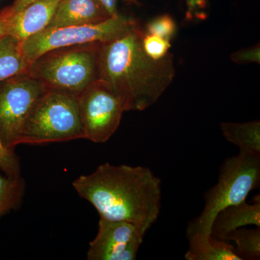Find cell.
I'll return each mask as SVG.
<instances>
[{"label":"cell","mask_w":260,"mask_h":260,"mask_svg":"<svg viewBox=\"0 0 260 260\" xmlns=\"http://www.w3.org/2000/svg\"><path fill=\"white\" fill-rule=\"evenodd\" d=\"M259 44L249 49L236 51L231 56L232 61L237 64L258 62L259 64Z\"/></svg>","instance_id":"cell-21"},{"label":"cell","mask_w":260,"mask_h":260,"mask_svg":"<svg viewBox=\"0 0 260 260\" xmlns=\"http://www.w3.org/2000/svg\"><path fill=\"white\" fill-rule=\"evenodd\" d=\"M160 179L148 168L109 162L73 182L100 217L133 224L144 236L160 215Z\"/></svg>","instance_id":"cell-1"},{"label":"cell","mask_w":260,"mask_h":260,"mask_svg":"<svg viewBox=\"0 0 260 260\" xmlns=\"http://www.w3.org/2000/svg\"><path fill=\"white\" fill-rule=\"evenodd\" d=\"M13 14L10 6L0 10V40L7 35V28L12 15Z\"/></svg>","instance_id":"cell-22"},{"label":"cell","mask_w":260,"mask_h":260,"mask_svg":"<svg viewBox=\"0 0 260 260\" xmlns=\"http://www.w3.org/2000/svg\"><path fill=\"white\" fill-rule=\"evenodd\" d=\"M220 129L224 138L237 145L240 152L260 155L259 121L222 123Z\"/></svg>","instance_id":"cell-14"},{"label":"cell","mask_w":260,"mask_h":260,"mask_svg":"<svg viewBox=\"0 0 260 260\" xmlns=\"http://www.w3.org/2000/svg\"><path fill=\"white\" fill-rule=\"evenodd\" d=\"M260 155L239 152L222 164L218 183L205 194L201 214L188 225L187 237H209L212 224L219 212L230 205L245 201L249 192L259 187Z\"/></svg>","instance_id":"cell-4"},{"label":"cell","mask_w":260,"mask_h":260,"mask_svg":"<svg viewBox=\"0 0 260 260\" xmlns=\"http://www.w3.org/2000/svg\"><path fill=\"white\" fill-rule=\"evenodd\" d=\"M225 241H234L236 253L242 259H259L260 257V228L247 229L239 228L229 233Z\"/></svg>","instance_id":"cell-17"},{"label":"cell","mask_w":260,"mask_h":260,"mask_svg":"<svg viewBox=\"0 0 260 260\" xmlns=\"http://www.w3.org/2000/svg\"><path fill=\"white\" fill-rule=\"evenodd\" d=\"M60 0H40L13 13L8 23L7 35L23 43L47 28Z\"/></svg>","instance_id":"cell-10"},{"label":"cell","mask_w":260,"mask_h":260,"mask_svg":"<svg viewBox=\"0 0 260 260\" xmlns=\"http://www.w3.org/2000/svg\"><path fill=\"white\" fill-rule=\"evenodd\" d=\"M101 2L111 16H115L119 14L117 12V8H116L117 0H101Z\"/></svg>","instance_id":"cell-24"},{"label":"cell","mask_w":260,"mask_h":260,"mask_svg":"<svg viewBox=\"0 0 260 260\" xmlns=\"http://www.w3.org/2000/svg\"><path fill=\"white\" fill-rule=\"evenodd\" d=\"M30 64L24 56L22 42L9 35L0 40V82L28 73Z\"/></svg>","instance_id":"cell-15"},{"label":"cell","mask_w":260,"mask_h":260,"mask_svg":"<svg viewBox=\"0 0 260 260\" xmlns=\"http://www.w3.org/2000/svg\"><path fill=\"white\" fill-rule=\"evenodd\" d=\"M126 1L134 2V1H136V0H126Z\"/></svg>","instance_id":"cell-25"},{"label":"cell","mask_w":260,"mask_h":260,"mask_svg":"<svg viewBox=\"0 0 260 260\" xmlns=\"http://www.w3.org/2000/svg\"><path fill=\"white\" fill-rule=\"evenodd\" d=\"M147 34L171 41L175 36L177 25L170 15L164 14L150 20L147 24Z\"/></svg>","instance_id":"cell-18"},{"label":"cell","mask_w":260,"mask_h":260,"mask_svg":"<svg viewBox=\"0 0 260 260\" xmlns=\"http://www.w3.org/2000/svg\"><path fill=\"white\" fill-rule=\"evenodd\" d=\"M111 17L101 0H60L47 28L98 23Z\"/></svg>","instance_id":"cell-11"},{"label":"cell","mask_w":260,"mask_h":260,"mask_svg":"<svg viewBox=\"0 0 260 260\" xmlns=\"http://www.w3.org/2000/svg\"><path fill=\"white\" fill-rule=\"evenodd\" d=\"M47 90L28 73L0 82V140L7 148L15 150L20 145L24 124Z\"/></svg>","instance_id":"cell-7"},{"label":"cell","mask_w":260,"mask_h":260,"mask_svg":"<svg viewBox=\"0 0 260 260\" xmlns=\"http://www.w3.org/2000/svg\"><path fill=\"white\" fill-rule=\"evenodd\" d=\"M143 47L147 54L154 59L164 58L169 53L172 45L170 41L157 36L144 34L143 37Z\"/></svg>","instance_id":"cell-20"},{"label":"cell","mask_w":260,"mask_h":260,"mask_svg":"<svg viewBox=\"0 0 260 260\" xmlns=\"http://www.w3.org/2000/svg\"><path fill=\"white\" fill-rule=\"evenodd\" d=\"M84 139L78 97L47 89L24 124L19 144L42 145Z\"/></svg>","instance_id":"cell-5"},{"label":"cell","mask_w":260,"mask_h":260,"mask_svg":"<svg viewBox=\"0 0 260 260\" xmlns=\"http://www.w3.org/2000/svg\"><path fill=\"white\" fill-rule=\"evenodd\" d=\"M138 234H142L133 224L100 217L96 237L89 243L87 259L119 260L126 244Z\"/></svg>","instance_id":"cell-9"},{"label":"cell","mask_w":260,"mask_h":260,"mask_svg":"<svg viewBox=\"0 0 260 260\" xmlns=\"http://www.w3.org/2000/svg\"><path fill=\"white\" fill-rule=\"evenodd\" d=\"M138 25L134 19L118 14L98 23L46 28L22 43V49L30 63L51 49L115 40Z\"/></svg>","instance_id":"cell-6"},{"label":"cell","mask_w":260,"mask_h":260,"mask_svg":"<svg viewBox=\"0 0 260 260\" xmlns=\"http://www.w3.org/2000/svg\"><path fill=\"white\" fill-rule=\"evenodd\" d=\"M102 43L51 49L30 62L28 74L47 89L79 96L99 80L98 59Z\"/></svg>","instance_id":"cell-3"},{"label":"cell","mask_w":260,"mask_h":260,"mask_svg":"<svg viewBox=\"0 0 260 260\" xmlns=\"http://www.w3.org/2000/svg\"><path fill=\"white\" fill-rule=\"evenodd\" d=\"M78 104L84 139L95 143L112 138L125 112L121 101L99 80L80 94Z\"/></svg>","instance_id":"cell-8"},{"label":"cell","mask_w":260,"mask_h":260,"mask_svg":"<svg viewBox=\"0 0 260 260\" xmlns=\"http://www.w3.org/2000/svg\"><path fill=\"white\" fill-rule=\"evenodd\" d=\"M139 25L99 48V80L121 101L125 112L143 111L155 104L175 76L171 53L154 59L143 47Z\"/></svg>","instance_id":"cell-2"},{"label":"cell","mask_w":260,"mask_h":260,"mask_svg":"<svg viewBox=\"0 0 260 260\" xmlns=\"http://www.w3.org/2000/svg\"><path fill=\"white\" fill-rule=\"evenodd\" d=\"M246 225L260 228L259 195L255 197L252 204L244 201L230 205L219 212L212 224L210 236L214 239L225 241L229 233Z\"/></svg>","instance_id":"cell-12"},{"label":"cell","mask_w":260,"mask_h":260,"mask_svg":"<svg viewBox=\"0 0 260 260\" xmlns=\"http://www.w3.org/2000/svg\"><path fill=\"white\" fill-rule=\"evenodd\" d=\"M0 172L8 177L21 176L20 158L15 150L7 148L0 140Z\"/></svg>","instance_id":"cell-19"},{"label":"cell","mask_w":260,"mask_h":260,"mask_svg":"<svg viewBox=\"0 0 260 260\" xmlns=\"http://www.w3.org/2000/svg\"><path fill=\"white\" fill-rule=\"evenodd\" d=\"M38 1H40V0H15L14 3L10 6L13 10V13H16L26 8L28 5L37 3Z\"/></svg>","instance_id":"cell-23"},{"label":"cell","mask_w":260,"mask_h":260,"mask_svg":"<svg viewBox=\"0 0 260 260\" xmlns=\"http://www.w3.org/2000/svg\"><path fill=\"white\" fill-rule=\"evenodd\" d=\"M189 249L186 251L187 260H242L232 244L226 241L194 235L188 237Z\"/></svg>","instance_id":"cell-13"},{"label":"cell","mask_w":260,"mask_h":260,"mask_svg":"<svg viewBox=\"0 0 260 260\" xmlns=\"http://www.w3.org/2000/svg\"><path fill=\"white\" fill-rule=\"evenodd\" d=\"M25 189L26 184L22 176L8 177L0 172V219L20 208Z\"/></svg>","instance_id":"cell-16"}]
</instances>
